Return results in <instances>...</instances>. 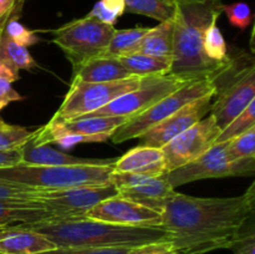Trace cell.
Masks as SVG:
<instances>
[{
	"mask_svg": "<svg viewBox=\"0 0 255 254\" xmlns=\"http://www.w3.org/2000/svg\"><path fill=\"white\" fill-rule=\"evenodd\" d=\"M114 166H41L19 163L0 167V181L40 191L111 184Z\"/></svg>",
	"mask_w": 255,
	"mask_h": 254,
	"instance_id": "obj_4",
	"label": "cell"
},
{
	"mask_svg": "<svg viewBox=\"0 0 255 254\" xmlns=\"http://www.w3.org/2000/svg\"><path fill=\"white\" fill-rule=\"evenodd\" d=\"M25 1L26 0H0V27L4 26L10 17H20Z\"/></svg>",
	"mask_w": 255,
	"mask_h": 254,
	"instance_id": "obj_37",
	"label": "cell"
},
{
	"mask_svg": "<svg viewBox=\"0 0 255 254\" xmlns=\"http://www.w3.org/2000/svg\"><path fill=\"white\" fill-rule=\"evenodd\" d=\"M131 75L119 57L100 56L72 70V80L82 82H109L128 79Z\"/></svg>",
	"mask_w": 255,
	"mask_h": 254,
	"instance_id": "obj_21",
	"label": "cell"
},
{
	"mask_svg": "<svg viewBox=\"0 0 255 254\" xmlns=\"http://www.w3.org/2000/svg\"><path fill=\"white\" fill-rule=\"evenodd\" d=\"M227 153L232 161L255 157V127L227 142Z\"/></svg>",
	"mask_w": 255,
	"mask_h": 254,
	"instance_id": "obj_30",
	"label": "cell"
},
{
	"mask_svg": "<svg viewBox=\"0 0 255 254\" xmlns=\"http://www.w3.org/2000/svg\"><path fill=\"white\" fill-rule=\"evenodd\" d=\"M222 12H226L232 26L238 27L239 30H246L253 21L251 6L243 1L222 4Z\"/></svg>",
	"mask_w": 255,
	"mask_h": 254,
	"instance_id": "obj_32",
	"label": "cell"
},
{
	"mask_svg": "<svg viewBox=\"0 0 255 254\" xmlns=\"http://www.w3.org/2000/svg\"><path fill=\"white\" fill-rule=\"evenodd\" d=\"M89 14L105 24L115 26L117 19L125 14V0H100Z\"/></svg>",
	"mask_w": 255,
	"mask_h": 254,
	"instance_id": "obj_31",
	"label": "cell"
},
{
	"mask_svg": "<svg viewBox=\"0 0 255 254\" xmlns=\"http://www.w3.org/2000/svg\"><path fill=\"white\" fill-rule=\"evenodd\" d=\"M149 27H132V29L115 30L105 56L121 57L124 55L132 54L136 51L137 45L142 36L148 31Z\"/></svg>",
	"mask_w": 255,
	"mask_h": 254,
	"instance_id": "obj_26",
	"label": "cell"
},
{
	"mask_svg": "<svg viewBox=\"0 0 255 254\" xmlns=\"http://www.w3.org/2000/svg\"><path fill=\"white\" fill-rule=\"evenodd\" d=\"M252 127H255V100L251 102L238 116L232 120L226 127L221 131L216 143L228 142L236 138L239 134L244 133Z\"/></svg>",
	"mask_w": 255,
	"mask_h": 254,
	"instance_id": "obj_28",
	"label": "cell"
},
{
	"mask_svg": "<svg viewBox=\"0 0 255 254\" xmlns=\"http://www.w3.org/2000/svg\"><path fill=\"white\" fill-rule=\"evenodd\" d=\"M217 21L218 20H214L207 29L206 35H204L203 49L208 59L214 62L224 64L231 60V55L228 54V46L217 25Z\"/></svg>",
	"mask_w": 255,
	"mask_h": 254,
	"instance_id": "obj_27",
	"label": "cell"
},
{
	"mask_svg": "<svg viewBox=\"0 0 255 254\" xmlns=\"http://www.w3.org/2000/svg\"><path fill=\"white\" fill-rule=\"evenodd\" d=\"M134 254H176V252H174L171 242H161V243L139 247Z\"/></svg>",
	"mask_w": 255,
	"mask_h": 254,
	"instance_id": "obj_39",
	"label": "cell"
},
{
	"mask_svg": "<svg viewBox=\"0 0 255 254\" xmlns=\"http://www.w3.org/2000/svg\"><path fill=\"white\" fill-rule=\"evenodd\" d=\"M11 84L12 82H10L9 80L0 77V111L9 104H11V102L24 100V96L20 95L11 86Z\"/></svg>",
	"mask_w": 255,
	"mask_h": 254,
	"instance_id": "obj_38",
	"label": "cell"
},
{
	"mask_svg": "<svg viewBox=\"0 0 255 254\" xmlns=\"http://www.w3.org/2000/svg\"><path fill=\"white\" fill-rule=\"evenodd\" d=\"M221 133L212 115L194 124L162 147L166 172L179 168L206 153Z\"/></svg>",
	"mask_w": 255,
	"mask_h": 254,
	"instance_id": "obj_13",
	"label": "cell"
},
{
	"mask_svg": "<svg viewBox=\"0 0 255 254\" xmlns=\"http://www.w3.org/2000/svg\"><path fill=\"white\" fill-rule=\"evenodd\" d=\"M116 27L87 14L54 30L52 42L72 65V70L95 57L105 56Z\"/></svg>",
	"mask_w": 255,
	"mask_h": 254,
	"instance_id": "obj_6",
	"label": "cell"
},
{
	"mask_svg": "<svg viewBox=\"0 0 255 254\" xmlns=\"http://www.w3.org/2000/svg\"><path fill=\"white\" fill-rule=\"evenodd\" d=\"M0 60L17 76L20 70H31L36 66L27 47L12 41L2 27L0 32Z\"/></svg>",
	"mask_w": 255,
	"mask_h": 254,
	"instance_id": "obj_24",
	"label": "cell"
},
{
	"mask_svg": "<svg viewBox=\"0 0 255 254\" xmlns=\"http://www.w3.org/2000/svg\"><path fill=\"white\" fill-rule=\"evenodd\" d=\"M114 171L151 174L167 173L162 149L141 144L129 149L120 158H116Z\"/></svg>",
	"mask_w": 255,
	"mask_h": 254,
	"instance_id": "obj_19",
	"label": "cell"
},
{
	"mask_svg": "<svg viewBox=\"0 0 255 254\" xmlns=\"http://www.w3.org/2000/svg\"><path fill=\"white\" fill-rule=\"evenodd\" d=\"M222 0H178L173 16V56L169 74L184 81L212 79L228 62L204 54V35L222 14Z\"/></svg>",
	"mask_w": 255,
	"mask_h": 254,
	"instance_id": "obj_2",
	"label": "cell"
},
{
	"mask_svg": "<svg viewBox=\"0 0 255 254\" xmlns=\"http://www.w3.org/2000/svg\"><path fill=\"white\" fill-rule=\"evenodd\" d=\"M255 157L229 159L227 153V142L216 143L202 156L194 161L167 172L168 182L174 189L182 184L208 178L223 177H247L254 176Z\"/></svg>",
	"mask_w": 255,
	"mask_h": 254,
	"instance_id": "obj_10",
	"label": "cell"
},
{
	"mask_svg": "<svg viewBox=\"0 0 255 254\" xmlns=\"http://www.w3.org/2000/svg\"><path fill=\"white\" fill-rule=\"evenodd\" d=\"M55 221V216L37 201L0 198V227Z\"/></svg>",
	"mask_w": 255,
	"mask_h": 254,
	"instance_id": "obj_20",
	"label": "cell"
},
{
	"mask_svg": "<svg viewBox=\"0 0 255 254\" xmlns=\"http://www.w3.org/2000/svg\"><path fill=\"white\" fill-rule=\"evenodd\" d=\"M255 183L246 193L201 198L174 192L161 211V226L172 234L176 254L231 249L254 216Z\"/></svg>",
	"mask_w": 255,
	"mask_h": 254,
	"instance_id": "obj_1",
	"label": "cell"
},
{
	"mask_svg": "<svg viewBox=\"0 0 255 254\" xmlns=\"http://www.w3.org/2000/svg\"><path fill=\"white\" fill-rule=\"evenodd\" d=\"M213 95H206L188 102L183 107L177 110L173 115L144 132L142 136L138 137L141 146L162 148L167 142L201 121L211 112Z\"/></svg>",
	"mask_w": 255,
	"mask_h": 254,
	"instance_id": "obj_14",
	"label": "cell"
},
{
	"mask_svg": "<svg viewBox=\"0 0 255 254\" xmlns=\"http://www.w3.org/2000/svg\"><path fill=\"white\" fill-rule=\"evenodd\" d=\"M117 194L119 189L112 184L81 186L60 191H45L37 202L42 208L54 214L55 221L77 219L85 218L92 207Z\"/></svg>",
	"mask_w": 255,
	"mask_h": 254,
	"instance_id": "obj_12",
	"label": "cell"
},
{
	"mask_svg": "<svg viewBox=\"0 0 255 254\" xmlns=\"http://www.w3.org/2000/svg\"><path fill=\"white\" fill-rule=\"evenodd\" d=\"M21 163V152L20 148L0 151V167H10Z\"/></svg>",
	"mask_w": 255,
	"mask_h": 254,
	"instance_id": "obj_40",
	"label": "cell"
},
{
	"mask_svg": "<svg viewBox=\"0 0 255 254\" xmlns=\"http://www.w3.org/2000/svg\"><path fill=\"white\" fill-rule=\"evenodd\" d=\"M0 228H1V227H0Z\"/></svg>",
	"mask_w": 255,
	"mask_h": 254,
	"instance_id": "obj_43",
	"label": "cell"
},
{
	"mask_svg": "<svg viewBox=\"0 0 255 254\" xmlns=\"http://www.w3.org/2000/svg\"><path fill=\"white\" fill-rule=\"evenodd\" d=\"M212 81L214 95L209 115L222 131L255 100L254 57L243 51L231 55L229 64L214 75Z\"/></svg>",
	"mask_w": 255,
	"mask_h": 254,
	"instance_id": "obj_5",
	"label": "cell"
},
{
	"mask_svg": "<svg viewBox=\"0 0 255 254\" xmlns=\"http://www.w3.org/2000/svg\"><path fill=\"white\" fill-rule=\"evenodd\" d=\"M21 226L41 233L56 248H139L148 244L171 242L172 239V234L162 226H126L95 221L87 217Z\"/></svg>",
	"mask_w": 255,
	"mask_h": 254,
	"instance_id": "obj_3",
	"label": "cell"
},
{
	"mask_svg": "<svg viewBox=\"0 0 255 254\" xmlns=\"http://www.w3.org/2000/svg\"><path fill=\"white\" fill-rule=\"evenodd\" d=\"M141 81V76H131L128 79L109 82H82L71 80L69 91L51 120L66 121L86 116L105 107L121 95L138 87Z\"/></svg>",
	"mask_w": 255,
	"mask_h": 254,
	"instance_id": "obj_9",
	"label": "cell"
},
{
	"mask_svg": "<svg viewBox=\"0 0 255 254\" xmlns=\"http://www.w3.org/2000/svg\"><path fill=\"white\" fill-rule=\"evenodd\" d=\"M55 248L50 239L21 224L0 228V254H39Z\"/></svg>",
	"mask_w": 255,
	"mask_h": 254,
	"instance_id": "obj_17",
	"label": "cell"
},
{
	"mask_svg": "<svg viewBox=\"0 0 255 254\" xmlns=\"http://www.w3.org/2000/svg\"><path fill=\"white\" fill-rule=\"evenodd\" d=\"M178 0H125V11L144 15L159 22L173 20Z\"/></svg>",
	"mask_w": 255,
	"mask_h": 254,
	"instance_id": "obj_25",
	"label": "cell"
},
{
	"mask_svg": "<svg viewBox=\"0 0 255 254\" xmlns=\"http://www.w3.org/2000/svg\"><path fill=\"white\" fill-rule=\"evenodd\" d=\"M184 82V80L178 79L171 74L143 76L138 87L121 95L105 107L84 117L121 116L129 120L143 112L154 102L173 92Z\"/></svg>",
	"mask_w": 255,
	"mask_h": 254,
	"instance_id": "obj_11",
	"label": "cell"
},
{
	"mask_svg": "<svg viewBox=\"0 0 255 254\" xmlns=\"http://www.w3.org/2000/svg\"><path fill=\"white\" fill-rule=\"evenodd\" d=\"M209 94H214V85L212 79L186 81L173 92L154 102L143 112L132 117L126 124L119 127L111 136L112 142L122 143V142L129 141V139L138 138L144 132L173 115L177 110L183 107L184 105Z\"/></svg>",
	"mask_w": 255,
	"mask_h": 254,
	"instance_id": "obj_7",
	"label": "cell"
},
{
	"mask_svg": "<svg viewBox=\"0 0 255 254\" xmlns=\"http://www.w3.org/2000/svg\"><path fill=\"white\" fill-rule=\"evenodd\" d=\"M174 192L176 189L169 184L167 173H161L138 186L120 189L119 194L161 213L166 201Z\"/></svg>",
	"mask_w": 255,
	"mask_h": 254,
	"instance_id": "obj_18",
	"label": "cell"
},
{
	"mask_svg": "<svg viewBox=\"0 0 255 254\" xmlns=\"http://www.w3.org/2000/svg\"><path fill=\"white\" fill-rule=\"evenodd\" d=\"M36 129H27L24 126H17L5 122L0 117V151L20 148L32 138Z\"/></svg>",
	"mask_w": 255,
	"mask_h": 254,
	"instance_id": "obj_29",
	"label": "cell"
},
{
	"mask_svg": "<svg viewBox=\"0 0 255 254\" xmlns=\"http://www.w3.org/2000/svg\"><path fill=\"white\" fill-rule=\"evenodd\" d=\"M128 119L121 116H95L55 121L50 120L36 129L32 142L37 146L56 143L62 148L85 142H105Z\"/></svg>",
	"mask_w": 255,
	"mask_h": 254,
	"instance_id": "obj_8",
	"label": "cell"
},
{
	"mask_svg": "<svg viewBox=\"0 0 255 254\" xmlns=\"http://www.w3.org/2000/svg\"><path fill=\"white\" fill-rule=\"evenodd\" d=\"M0 77L9 80L10 82H15V81H17V80H19L20 76L15 75L14 72H12L11 70H10L9 67H7L6 65H5L4 62L0 60Z\"/></svg>",
	"mask_w": 255,
	"mask_h": 254,
	"instance_id": "obj_41",
	"label": "cell"
},
{
	"mask_svg": "<svg viewBox=\"0 0 255 254\" xmlns=\"http://www.w3.org/2000/svg\"><path fill=\"white\" fill-rule=\"evenodd\" d=\"M45 191L31 188V187L12 184L0 181V198L15 199V201H37L41 198Z\"/></svg>",
	"mask_w": 255,
	"mask_h": 254,
	"instance_id": "obj_34",
	"label": "cell"
},
{
	"mask_svg": "<svg viewBox=\"0 0 255 254\" xmlns=\"http://www.w3.org/2000/svg\"><path fill=\"white\" fill-rule=\"evenodd\" d=\"M125 69L134 76L168 75L172 66V57H159L152 55L132 52L119 57Z\"/></svg>",
	"mask_w": 255,
	"mask_h": 254,
	"instance_id": "obj_23",
	"label": "cell"
},
{
	"mask_svg": "<svg viewBox=\"0 0 255 254\" xmlns=\"http://www.w3.org/2000/svg\"><path fill=\"white\" fill-rule=\"evenodd\" d=\"M87 218L126 226H161L159 212L148 208L137 202L117 196L107 198L92 207L86 214Z\"/></svg>",
	"mask_w": 255,
	"mask_h": 254,
	"instance_id": "obj_15",
	"label": "cell"
},
{
	"mask_svg": "<svg viewBox=\"0 0 255 254\" xmlns=\"http://www.w3.org/2000/svg\"><path fill=\"white\" fill-rule=\"evenodd\" d=\"M2 30L7 34V36L21 46L29 47L35 45L39 41V37L36 36L34 31L25 27L21 22L19 21V16H12L6 20V22L2 26Z\"/></svg>",
	"mask_w": 255,
	"mask_h": 254,
	"instance_id": "obj_33",
	"label": "cell"
},
{
	"mask_svg": "<svg viewBox=\"0 0 255 254\" xmlns=\"http://www.w3.org/2000/svg\"><path fill=\"white\" fill-rule=\"evenodd\" d=\"M134 52L159 57L173 56V20L159 22L157 26L149 27L142 36Z\"/></svg>",
	"mask_w": 255,
	"mask_h": 254,
	"instance_id": "obj_22",
	"label": "cell"
},
{
	"mask_svg": "<svg viewBox=\"0 0 255 254\" xmlns=\"http://www.w3.org/2000/svg\"><path fill=\"white\" fill-rule=\"evenodd\" d=\"M0 32H1V27H0Z\"/></svg>",
	"mask_w": 255,
	"mask_h": 254,
	"instance_id": "obj_42",
	"label": "cell"
},
{
	"mask_svg": "<svg viewBox=\"0 0 255 254\" xmlns=\"http://www.w3.org/2000/svg\"><path fill=\"white\" fill-rule=\"evenodd\" d=\"M21 163L41 166H114L116 158H87L60 152L50 144L37 146L30 138L20 147Z\"/></svg>",
	"mask_w": 255,
	"mask_h": 254,
	"instance_id": "obj_16",
	"label": "cell"
},
{
	"mask_svg": "<svg viewBox=\"0 0 255 254\" xmlns=\"http://www.w3.org/2000/svg\"><path fill=\"white\" fill-rule=\"evenodd\" d=\"M137 248H89V247H70L55 248L39 254H134Z\"/></svg>",
	"mask_w": 255,
	"mask_h": 254,
	"instance_id": "obj_35",
	"label": "cell"
},
{
	"mask_svg": "<svg viewBox=\"0 0 255 254\" xmlns=\"http://www.w3.org/2000/svg\"><path fill=\"white\" fill-rule=\"evenodd\" d=\"M247 227V226H246ZM246 227L242 231L241 236L232 246L233 254H255V233L253 226L247 231Z\"/></svg>",
	"mask_w": 255,
	"mask_h": 254,
	"instance_id": "obj_36",
	"label": "cell"
}]
</instances>
